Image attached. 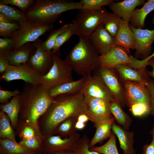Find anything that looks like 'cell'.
I'll return each instance as SVG.
<instances>
[{"label":"cell","mask_w":154,"mask_h":154,"mask_svg":"<svg viewBox=\"0 0 154 154\" xmlns=\"http://www.w3.org/2000/svg\"><path fill=\"white\" fill-rule=\"evenodd\" d=\"M9 60L5 56H0V73L3 74L10 65Z\"/></svg>","instance_id":"cell-47"},{"label":"cell","mask_w":154,"mask_h":154,"mask_svg":"<svg viewBox=\"0 0 154 154\" xmlns=\"http://www.w3.org/2000/svg\"><path fill=\"white\" fill-rule=\"evenodd\" d=\"M86 125L85 123L77 120L75 125L76 129L78 130L84 129Z\"/></svg>","instance_id":"cell-51"},{"label":"cell","mask_w":154,"mask_h":154,"mask_svg":"<svg viewBox=\"0 0 154 154\" xmlns=\"http://www.w3.org/2000/svg\"><path fill=\"white\" fill-rule=\"evenodd\" d=\"M0 154H39L9 139H0Z\"/></svg>","instance_id":"cell-28"},{"label":"cell","mask_w":154,"mask_h":154,"mask_svg":"<svg viewBox=\"0 0 154 154\" xmlns=\"http://www.w3.org/2000/svg\"><path fill=\"white\" fill-rule=\"evenodd\" d=\"M90 141L86 134L78 140L76 146L72 151L74 154H102L90 150Z\"/></svg>","instance_id":"cell-37"},{"label":"cell","mask_w":154,"mask_h":154,"mask_svg":"<svg viewBox=\"0 0 154 154\" xmlns=\"http://www.w3.org/2000/svg\"><path fill=\"white\" fill-rule=\"evenodd\" d=\"M87 104L86 114L94 126L114 117L111 112L109 101L91 98L88 100Z\"/></svg>","instance_id":"cell-15"},{"label":"cell","mask_w":154,"mask_h":154,"mask_svg":"<svg viewBox=\"0 0 154 154\" xmlns=\"http://www.w3.org/2000/svg\"><path fill=\"white\" fill-rule=\"evenodd\" d=\"M121 81H128L146 86L150 78L146 66L134 68L126 64H120L115 67Z\"/></svg>","instance_id":"cell-18"},{"label":"cell","mask_w":154,"mask_h":154,"mask_svg":"<svg viewBox=\"0 0 154 154\" xmlns=\"http://www.w3.org/2000/svg\"><path fill=\"white\" fill-rule=\"evenodd\" d=\"M89 119L88 116L85 114H82L78 117L77 120L85 123L87 122Z\"/></svg>","instance_id":"cell-50"},{"label":"cell","mask_w":154,"mask_h":154,"mask_svg":"<svg viewBox=\"0 0 154 154\" xmlns=\"http://www.w3.org/2000/svg\"><path fill=\"white\" fill-rule=\"evenodd\" d=\"M42 41L40 38L33 42L36 49L31 55L28 63L42 76L46 74L53 63V54L43 47Z\"/></svg>","instance_id":"cell-11"},{"label":"cell","mask_w":154,"mask_h":154,"mask_svg":"<svg viewBox=\"0 0 154 154\" xmlns=\"http://www.w3.org/2000/svg\"><path fill=\"white\" fill-rule=\"evenodd\" d=\"M146 86L149 89L151 95L150 114L154 116V81L151 78L149 80Z\"/></svg>","instance_id":"cell-45"},{"label":"cell","mask_w":154,"mask_h":154,"mask_svg":"<svg viewBox=\"0 0 154 154\" xmlns=\"http://www.w3.org/2000/svg\"><path fill=\"white\" fill-rule=\"evenodd\" d=\"M90 149L102 154H119L117 147L116 135L113 132L104 144L100 146H94Z\"/></svg>","instance_id":"cell-33"},{"label":"cell","mask_w":154,"mask_h":154,"mask_svg":"<svg viewBox=\"0 0 154 154\" xmlns=\"http://www.w3.org/2000/svg\"><path fill=\"white\" fill-rule=\"evenodd\" d=\"M20 91L16 89L13 91L0 90V102L2 104L8 103L9 102V99L12 97H13L18 95Z\"/></svg>","instance_id":"cell-44"},{"label":"cell","mask_w":154,"mask_h":154,"mask_svg":"<svg viewBox=\"0 0 154 154\" xmlns=\"http://www.w3.org/2000/svg\"><path fill=\"white\" fill-rule=\"evenodd\" d=\"M121 19L116 14L110 12L108 16L102 24L105 29L114 37L117 33Z\"/></svg>","instance_id":"cell-35"},{"label":"cell","mask_w":154,"mask_h":154,"mask_svg":"<svg viewBox=\"0 0 154 154\" xmlns=\"http://www.w3.org/2000/svg\"><path fill=\"white\" fill-rule=\"evenodd\" d=\"M124 88L126 106L129 108L138 103H144L150 106L151 95L147 86L137 82L121 81Z\"/></svg>","instance_id":"cell-14"},{"label":"cell","mask_w":154,"mask_h":154,"mask_svg":"<svg viewBox=\"0 0 154 154\" xmlns=\"http://www.w3.org/2000/svg\"><path fill=\"white\" fill-rule=\"evenodd\" d=\"M93 72L100 75L115 100L123 108L125 107L126 106V103L124 90L122 82L115 68L105 69L102 68L100 65Z\"/></svg>","instance_id":"cell-10"},{"label":"cell","mask_w":154,"mask_h":154,"mask_svg":"<svg viewBox=\"0 0 154 154\" xmlns=\"http://www.w3.org/2000/svg\"><path fill=\"white\" fill-rule=\"evenodd\" d=\"M0 12L6 15L16 22L18 23L29 20L25 13L12 6L0 2Z\"/></svg>","instance_id":"cell-31"},{"label":"cell","mask_w":154,"mask_h":154,"mask_svg":"<svg viewBox=\"0 0 154 154\" xmlns=\"http://www.w3.org/2000/svg\"><path fill=\"white\" fill-rule=\"evenodd\" d=\"M72 70L64 60L54 54L53 65L49 72L42 76L41 84L48 91L64 83L73 81Z\"/></svg>","instance_id":"cell-7"},{"label":"cell","mask_w":154,"mask_h":154,"mask_svg":"<svg viewBox=\"0 0 154 154\" xmlns=\"http://www.w3.org/2000/svg\"><path fill=\"white\" fill-rule=\"evenodd\" d=\"M146 65V66L147 65H150L152 67L153 69L151 71L148 70V73L150 77H151L154 79V56L149 60Z\"/></svg>","instance_id":"cell-48"},{"label":"cell","mask_w":154,"mask_h":154,"mask_svg":"<svg viewBox=\"0 0 154 154\" xmlns=\"http://www.w3.org/2000/svg\"><path fill=\"white\" fill-rule=\"evenodd\" d=\"M54 98V102L38 120L44 137L54 135L58 126L66 119L72 117L78 118L80 115L87 114V102L81 92L61 94Z\"/></svg>","instance_id":"cell-1"},{"label":"cell","mask_w":154,"mask_h":154,"mask_svg":"<svg viewBox=\"0 0 154 154\" xmlns=\"http://www.w3.org/2000/svg\"><path fill=\"white\" fill-rule=\"evenodd\" d=\"M80 137V134L77 132L65 138L55 135L44 137L42 141L43 153L63 151H73Z\"/></svg>","instance_id":"cell-12"},{"label":"cell","mask_w":154,"mask_h":154,"mask_svg":"<svg viewBox=\"0 0 154 154\" xmlns=\"http://www.w3.org/2000/svg\"><path fill=\"white\" fill-rule=\"evenodd\" d=\"M36 49L33 44L27 43L5 56L8 59L10 65L18 66L27 63Z\"/></svg>","instance_id":"cell-22"},{"label":"cell","mask_w":154,"mask_h":154,"mask_svg":"<svg viewBox=\"0 0 154 154\" xmlns=\"http://www.w3.org/2000/svg\"><path fill=\"white\" fill-rule=\"evenodd\" d=\"M72 20L75 35L89 38L108 16L110 12L104 7L95 10L81 9Z\"/></svg>","instance_id":"cell-5"},{"label":"cell","mask_w":154,"mask_h":154,"mask_svg":"<svg viewBox=\"0 0 154 154\" xmlns=\"http://www.w3.org/2000/svg\"><path fill=\"white\" fill-rule=\"evenodd\" d=\"M110 107L111 113L118 125L125 129H128L132 119L124 111L120 104L116 100L110 101Z\"/></svg>","instance_id":"cell-26"},{"label":"cell","mask_w":154,"mask_h":154,"mask_svg":"<svg viewBox=\"0 0 154 154\" xmlns=\"http://www.w3.org/2000/svg\"><path fill=\"white\" fill-rule=\"evenodd\" d=\"M101 66L104 68H115L120 64L130 65L132 61L128 52L123 48L116 45L108 52L100 55Z\"/></svg>","instance_id":"cell-16"},{"label":"cell","mask_w":154,"mask_h":154,"mask_svg":"<svg viewBox=\"0 0 154 154\" xmlns=\"http://www.w3.org/2000/svg\"><path fill=\"white\" fill-rule=\"evenodd\" d=\"M43 154H74L72 151H63L51 153H43Z\"/></svg>","instance_id":"cell-52"},{"label":"cell","mask_w":154,"mask_h":154,"mask_svg":"<svg viewBox=\"0 0 154 154\" xmlns=\"http://www.w3.org/2000/svg\"><path fill=\"white\" fill-rule=\"evenodd\" d=\"M74 35H75V33L73 24L72 23H69L67 28L58 37L54 46L51 50V52L53 54H56L60 56V48Z\"/></svg>","instance_id":"cell-34"},{"label":"cell","mask_w":154,"mask_h":154,"mask_svg":"<svg viewBox=\"0 0 154 154\" xmlns=\"http://www.w3.org/2000/svg\"><path fill=\"white\" fill-rule=\"evenodd\" d=\"M150 133L152 135V141L149 144H145L143 146V154H154V124L150 131Z\"/></svg>","instance_id":"cell-46"},{"label":"cell","mask_w":154,"mask_h":154,"mask_svg":"<svg viewBox=\"0 0 154 154\" xmlns=\"http://www.w3.org/2000/svg\"><path fill=\"white\" fill-rule=\"evenodd\" d=\"M151 23L153 25H154V16L152 18Z\"/></svg>","instance_id":"cell-54"},{"label":"cell","mask_w":154,"mask_h":154,"mask_svg":"<svg viewBox=\"0 0 154 154\" xmlns=\"http://www.w3.org/2000/svg\"><path fill=\"white\" fill-rule=\"evenodd\" d=\"M20 27L7 37L14 42V50L24 44L34 42L46 32L52 30L54 25H48L28 20L19 23Z\"/></svg>","instance_id":"cell-6"},{"label":"cell","mask_w":154,"mask_h":154,"mask_svg":"<svg viewBox=\"0 0 154 154\" xmlns=\"http://www.w3.org/2000/svg\"><path fill=\"white\" fill-rule=\"evenodd\" d=\"M81 9L95 10L99 9L104 6H109L114 2L113 0H81Z\"/></svg>","instance_id":"cell-39"},{"label":"cell","mask_w":154,"mask_h":154,"mask_svg":"<svg viewBox=\"0 0 154 154\" xmlns=\"http://www.w3.org/2000/svg\"><path fill=\"white\" fill-rule=\"evenodd\" d=\"M85 79L82 77L77 80L64 83L49 90V94L54 98L61 94L79 93L81 92Z\"/></svg>","instance_id":"cell-23"},{"label":"cell","mask_w":154,"mask_h":154,"mask_svg":"<svg viewBox=\"0 0 154 154\" xmlns=\"http://www.w3.org/2000/svg\"><path fill=\"white\" fill-rule=\"evenodd\" d=\"M15 130L16 134L19 136L21 139L42 135L40 130L29 125H23L17 127Z\"/></svg>","instance_id":"cell-38"},{"label":"cell","mask_w":154,"mask_h":154,"mask_svg":"<svg viewBox=\"0 0 154 154\" xmlns=\"http://www.w3.org/2000/svg\"><path fill=\"white\" fill-rule=\"evenodd\" d=\"M85 78L81 92L86 101L91 98H96L110 101L116 100L112 93L98 73Z\"/></svg>","instance_id":"cell-8"},{"label":"cell","mask_w":154,"mask_h":154,"mask_svg":"<svg viewBox=\"0 0 154 154\" xmlns=\"http://www.w3.org/2000/svg\"><path fill=\"white\" fill-rule=\"evenodd\" d=\"M112 132L117 137L120 147L123 150V154H135L136 150L133 147L134 132L129 131L114 121L112 126Z\"/></svg>","instance_id":"cell-21"},{"label":"cell","mask_w":154,"mask_h":154,"mask_svg":"<svg viewBox=\"0 0 154 154\" xmlns=\"http://www.w3.org/2000/svg\"><path fill=\"white\" fill-rule=\"evenodd\" d=\"M1 111L6 113L9 117L12 127L14 130L17 128L20 110V104L18 95L13 97L7 103L1 104Z\"/></svg>","instance_id":"cell-27"},{"label":"cell","mask_w":154,"mask_h":154,"mask_svg":"<svg viewBox=\"0 0 154 154\" xmlns=\"http://www.w3.org/2000/svg\"></svg>","instance_id":"cell-56"},{"label":"cell","mask_w":154,"mask_h":154,"mask_svg":"<svg viewBox=\"0 0 154 154\" xmlns=\"http://www.w3.org/2000/svg\"><path fill=\"white\" fill-rule=\"evenodd\" d=\"M42 135H37L29 138L21 139L19 143L25 148L39 154L43 153Z\"/></svg>","instance_id":"cell-32"},{"label":"cell","mask_w":154,"mask_h":154,"mask_svg":"<svg viewBox=\"0 0 154 154\" xmlns=\"http://www.w3.org/2000/svg\"><path fill=\"white\" fill-rule=\"evenodd\" d=\"M18 95L20 110L17 127L27 125L40 131L38 119L54 102V98L41 84L33 85L26 83Z\"/></svg>","instance_id":"cell-2"},{"label":"cell","mask_w":154,"mask_h":154,"mask_svg":"<svg viewBox=\"0 0 154 154\" xmlns=\"http://www.w3.org/2000/svg\"><path fill=\"white\" fill-rule=\"evenodd\" d=\"M69 25V23L65 24L57 29L51 31L46 40L42 42V46L44 48L51 51L54 46L58 37L67 28Z\"/></svg>","instance_id":"cell-36"},{"label":"cell","mask_w":154,"mask_h":154,"mask_svg":"<svg viewBox=\"0 0 154 154\" xmlns=\"http://www.w3.org/2000/svg\"><path fill=\"white\" fill-rule=\"evenodd\" d=\"M114 38L116 45L123 48L129 54L131 49H135L133 34L129 23L122 19Z\"/></svg>","instance_id":"cell-20"},{"label":"cell","mask_w":154,"mask_h":154,"mask_svg":"<svg viewBox=\"0 0 154 154\" xmlns=\"http://www.w3.org/2000/svg\"><path fill=\"white\" fill-rule=\"evenodd\" d=\"M115 121L113 117L94 126L96 128V130L93 138L90 141V149L94 146L97 143L109 138L112 133L111 131L112 125Z\"/></svg>","instance_id":"cell-25"},{"label":"cell","mask_w":154,"mask_h":154,"mask_svg":"<svg viewBox=\"0 0 154 154\" xmlns=\"http://www.w3.org/2000/svg\"><path fill=\"white\" fill-rule=\"evenodd\" d=\"M70 50L65 61L73 70L86 78L100 65V56L88 38L80 37Z\"/></svg>","instance_id":"cell-3"},{"label":"cell","mask_w":154,"mask_h":154,"mask_svg":"<svg viewBox=\"0 0 154 154\" xmlns=\"http://www.w3.org/2000/svg\"><path fill=\"white\" fill-rule=\"evenodd\" d=\"M154 56V52L151 54L149 56L145 58L144 59L142 60L141 62L142 64H146L149 60L151 59L152 57Z\"/></svg>","instance_id":"cell-53"},{"label":"cell","mask_w":154,"mask_h":154,"mask_svg":"<svg viewBox=\"0 0 154 154\" xmlns=\"http://www.w3.org/2000/svg\"><path fill=\"white\" fill-rule=\"evenodd\" d=\"M80 1L66 0H36L25 13L29 21L48 25L54 23L63 13L81 9Z\"/></svg>","instance_id":"cell-4"},{"label":"cell","mask_w":154,"mask_h":154,"mask_svg":"<svg viewBox=\"0 0 154 154\" xmlns=\"http://www.w3.org/2000/svg\"><path fill=\"white\" fill-rule=\"evenodd\" d=\"M0 22L7 23L16 22L6 15L1 12H0Z\"/></svg>","instance_id":"cell-49"},{"label":"cell","mask_w":154,"mask_h":154,"mask_svg":"<svg viewBox=\"0 0 154 154\" xmlns=\"http://www.w3.org/2000/svg\"><path fill=\"white\" fill-rule=\"evenodd\" d=\"M34 0H0V2L5 5L17 7L20 10L25 13L34 3Z\"/></svg>","instance_id":"cell-41"},{"label":"cell","mask_w":154,"mask_h":154,"mask_svg":"<svg viewBox=\"0 0 154 154\" xmlns=\"http://www.w3.org/2000/svg\"><path fill=\"white\" fill-rule=\"evenodd\" d=\"M129 26L134 37L136 50L135 58L144 59L151 53V45L154 41V29L136 28L130 24Z\"/></svg>","instance_id":"cell-13"},{"label":"cell","mask_w":154,"mask_h":154,"mask_svg":"<svg viewBox=\"0 0 154 154\" xmlns=\"http://www.w3.org/2000/svg\"><path fill=\"white\" fill-rule=\"evenodd\" d=\"M130 109L133 115L136 117H141L150 114V106L145 103L135 104Z\"/></svg>","instance_id":"cell-40"},{"label":"cell","mask_w":154,"mask_h":154,"mask_svg":"<svg viewBox=\"0 0 154 154\" xmlns=\"http://www.w3.org/2000/svg\"><path fill=\"white\" fill-rule=\"evenodd\" d=\"M42 76L27 63L18 66L10 65L0 77L7 82L21 80L33 85L41 84Z\"/></svg>","instance_id":"cell-9"},{"label":"cell","mask_w":154,"mask_h":154,"mask_svg":"<svg viewBox=\"0 0 154 154\" xmlns=\"http://www.w3.org/2000/svg\"><path fill=\"white\" fill-rule=\"evenodd\" d=\"M145 2L144 0H125L117 2L114 1L108 6L113 13L129 23L136 7L143 5Z\"/></svg>","instance_id":"cell-19"},{"label":"cell","mask_w":154,"mask_h":154,"mask_svg":"<svg viewBox=\"0 0 154 154\" xmlns=\"http://www.w3.org/2000/svg\"><path fill=\"white\" fill-rule=\"evenodd\" d=\"M20 27V25L18 23H7L0 22V36L3 37H7Z\"/></svg>","instance_id":"cell-42"},{"label":"cell","mask_w":154,"mask_h":154,"mask_svg":"<svg viewBox=\"0 0 154 154\" xmlns=\"http://www.w3.org/2000/svg\"><path fill=\"white\" fill-rule=\"evenodd\" d=\"M42 154H43V153Z\"/></svg>","instance_id":"cell-55"},{"label":"cell","mask_w":154,"mask_h":154,"mask_svg":"<svg viewBox=\"0 0 154 154\" xmlns=\"http://www.w3.org/2000/svg\"><path fill=\"white\" fill-rule=\"evenodd\" d=\"M88 38L96 51L100 55L108 52L116 45L114 37L105 29L102 24L97 28Z\"/></svg>","instance_id":"cell-17"},{"label":"cell","mask_w":154,"mask_h":154,"mask_svg":"<svg viewBox=\"0 0 154 154\" xmlns=\"http://www.w3.org/2000/svg\"><path fill=\"white\" fill-rule=\"evenodd\" d=\"M77 118L76 117L69 118L61 123L57 127L54 135H58L62 138L68 137L77 132L75 127Z\"/></svg>","instance_id":"cell-30"},{"label":"cell","mask_w":154,"mask_h":154,"mask_svg":"<svg viewBox=\"0 0 154 154\" xmlns=\"http://www.w3.org/2000/svg\"><path fill=\"white\" fill-rule=\"evenodd\" d=\"M15 131L11 125L10 119L7 114L2 111L0 112V138L9 139L15 142Z\"/></svg>","instance_id":"cell-29"},{"label":"cell","mask_w":154,"mask_h":154,"mask_svg":"<svg viewBox=\"0 0 154 154\" xmlns=\"http://www.w3.org/2000/svg\"><path fill=\"white\" fill-rule=\"evenodd\" d=\"M154 10V0H149L140 9H135L133 12L130 24L136 28L143 29L147 15Z\"/></svg>","instance_id":"cell-24"},{"label":"cell","mask_w":154,"mask_h":154,"mask_svg":"<svg viewBox=\"0 0 154 154\" xmlns=\"http://www.w3.org/2000/svg\"><path fill=\"white\" fill-rule=\"evenodd\" d=\"M14 50L13 39L8 37L0 38V56H5Z\"/></svg>","instance_id":"cell-43"}]
</instances>
